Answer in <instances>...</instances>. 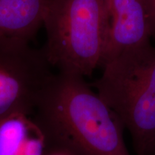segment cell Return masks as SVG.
<instances>
[{
    "label": "cell",
    "instance_id": "obj_1",
    "mask_svg": "<svg viewBox=\"0 0 155 155\" xmlns=\"http://www.w3.org/2000/svg\"><path fill=\"white\" fill-rule=\"evenodd\" d=\"M32 114L53 152L131 155L121 119L80 75L53 73L39 94Z\"/></svg>",
    "mask_w": 155,
    "mask_h": 155
},
{
    "label": "cell",
    "instance_id": "obj_2",
    "mask_svg": "<svg viewBox=\"0 0 155 155\" xmlns=\"http://www.w3.org/2000/svg\"><path fill=\"white\" fill-rule=\"evenodd\" d=\"M91 83L130 133L136 155H154L155 46L124 52Z\"/></svg>",
    "mask_w": 155,
    "mask_h": 155
},
{
    "label": "cell",
    "instance_id": "obj_3",
    "mask_svg": "<svg viewBox=\"0 0 155 155\" xmlns=\"http://www.w3.org/2000/svg\"><path fill=\"white\" fill-rule=\"evenodd\" d=\"M42 51L58 72L91 76L101 68L110 27L107 0H53Z\"/></svg>",
    "mask_w": 155,
    "mask_h": 155
},
{
    "label": "cell",
    "instance_id": "obj_4",
    "mask_svg": "<svg viewBox=\"0 0 155 155\" xmlns=\"http://www.w3.org/2000/svg\"><path fill=\"white\" fill-rule=\"evenodd\" d=\"M42 49L30 42L0 36V121L15 114L30 116L53 74Z\"/></svg>",
    "mask_w": 155,
    "mask_h": 155
},
{
    "label": "cell",
    "instance_id": "obj_5",
    "mask_svg": "<svg viewBox=\"0 0 155 155\" xmlns=\"http://www.w3.org/2000/svg\"><path fill=\"white\" fill-rule=\"evenodd\" d=\"M110 27L102 66L121 54L151 43L147 0H107Z\"/></svg>",
    "mask_w": 155,
    "mask_h": 155
},
{
    "label": "cell",
    "instance_id": "obj_6",
    "mask_svg": "<svg viewBox=\"0 0 155 155\" xmlns=\"http://www.w3.org/2000/svg\"><path fill=\"white\" fill-rule=\"evenodd\" d=\"M53 0H0V36L30 42L43 26Z\"/></svg>",
    "mask_w": 155,
    "mask_h": 155
},
{
    "label": "cell",
    "instance_id": "obj_7",
    "mask_svg": "<svg viewBox=\"0 0 155 155\" xmlns=\"http://www.w3.org/2000/svg\"><path fill=\"white\" fill-rule=\"evenodd\" d=\"M42 131L30 116L10 115L0 121V155H43Z\"/></svg>",
    "mask_w": 155,
    "mask_h": 155
},
{
    "label": "cell",
    "instance_id": "obj_8",
    "mask_svg": "<svg viewBox=\"0 0 155 155\" xmlns=\"http://www.w3.org/2000/svg\"><path fill=\"white\" fill-rule=\"evenodd\" d=\"M147 9L152 36L155 37V0H147Z\"/></svg>",
    "mask_w": 155,
    "mask_h": 155
},
{
    "label": "cell",
    "instance_id": "obj_9",
    "mask_svg": "<svg viewBox=\"0 0 155 155\" xmlns=\"http://www.w3.org/2000/svg\"><path fill=\"white\" fill-rule=\"evenodd\" d=\"M50 155H68L66 154H64V153H62V152H54L52 153V154H50Z\"/></svg>",
    "mask_w": 155,
    "mask_h": 155
},
{
    "label": "cell",
    "instance_id": "obj_10",
    "mask_svg": "<svg viewBox=\"0 0 155 155\" xmlns=\"http://www.w3.org/2000/svg\"><path fill=\"white\" fill-rule=\"evenodd\" d=\"M154 155H155V148H154Z\"/></svg>",
    "mask_w": 155,
    "mask_h": 155
}]
</instances>
